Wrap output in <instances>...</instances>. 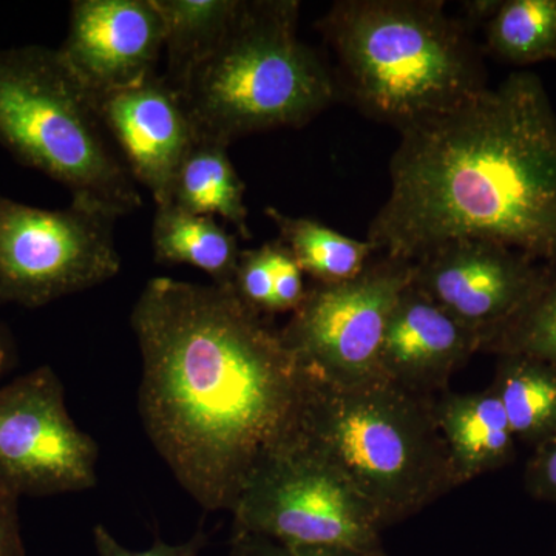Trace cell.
Wrapping results in <instances>:
<instances>
[{
    "instance_id": "obj_1",
    "label": "cell",
    "mask_w": 556,
    "mask_h": 556,
    "mask_svg": "<svg viewBox=\"0 0 556 556\" xmlns=\"http://www.w3.org/2000/svg\"><path fill=\"white\" fill-rule=\"evenodd\" d=\"M131 328L150 442L204 510L232 511L258 464L298 437L306 369L233 287L152 278Z\"/></svg>"
},
{
    "instance_id": "obj_2",
    "label": "cell",
    "mask_w": 556,
    "mask_h": 556,
    "mask_svg": "<svg viewBox=\"0 0 556 556\" xmlns=\"http://www.w3.org/2000/svg\"><path fill=\"white\" fill-rule=\"evenodd\" d=\"M390 179L368 229L378 255L416 262L486 240L556 270V112L535 73L401 131Z\"/></svg>"
},
{
    "instance_id": "obj_3",
    "label": "cell",
    "mask_w": 556,
    "mask_h": 556,
    "mask_svg": "<svg viewBox=\"0 0 556 556\" xmlns=\"http://www.w3.org/2000/svg\"><path fill=\"white\" fill-rule=\"evenodd\" d=\"M317 28L338 62L339 97L399 134L489 87L470 25L442 0H339Z\"/></svg>"
},
{
    "instance_id": "obj_4",
    "label": "cell",
    "mask_w": 556,
    "mask_h": 556,
    "mask_svg": "<svg viewBox=\"0 0 556 556\" xmlns=\"http://www.w3.org/2000/svg\"><path fill=\"white\" fill-rule=\"evenodd\" d=\"M434 401L386 378L342 386L306 371L299 434L338 468L386 530L460 486Z\"/></svg>"
},
{
    "instance_id": "obj_5",
    "label": "cell",
    "mask_w": 556,
    "mask_h": 556,
    "mask_svg": "<svg viewBox=\"0 0 556 556\" xmlns=\"http://www.w3.org/2000/svg\"><path fill=\"white\" fill-rule=\"evenodd\" d=\"M298 0H244L215 50L178 91L195 139L300 129L339 101L334 73L299 38Z\"/></svg>"
},
{
    "instance_id": "obj_6",
    "label": "cell",
    "mask_w": 556,
    "mask_h": 556,
    "mask_svg": "<svg viewBox=\"0 0 556 556\" xmlns=\"http://www.w3.org/2000/svg\"><path fill=\"white\" fill-rule=\"evenodd\" d=\"M0 144L64 185L72 200L115 218L141 207L137 181L110 142L93 94L58 50H0Z\"/></svg>"
},
{
    "instance_id": "obj_7",
    "label": "cell",
    "mask_w": 556,
    "mask_h": 556,
    "mask_svg": "<svg viewBox=\"0 0 556 556\" xmlns=\"http://www.w3.org/2000/svg\"><path fill=\"white\" fill-rule=\"evenodd\" d=\"M230 514L237 532L292 546L386 552L371 508L300 434L258 464Z\"/></svg>"
},
{
    "instance_id": "obj_8",
    "label": "cell",
    "mask_w": 556,
    "mask_h": 556,
    "mask_svg": "<svg viewBox=\"0 0 556 556\" xmlns=\"http://www.w3.org/2000/svg\"><path fill=\"white\" fill-rule=\"evenodd\" d=\"M116 219L78 200L50 211L0 195V306L40 308L118 276Z\"/></svg>"
},
{
    "instance_id": "obj_9",
    "label": "cell",
    "mask_w": 556,
    "mask_h": 556,
    "mask_svg": "<svg viewBox=\"0 0 556 556\" xmlns=\"http://www.w3.org/2000/svg\"><path fill=\"white\" fill-rule=\"evenodd\" d=\"M413 280V262L376 255L364 273L339 285L313 283L280 329L302 367L342 386L382 379L388 318Z\"/></svg>"
},
{
    "instance_id": "obj_10",
    "label": "cell",
    "mask_w": 556,
    "mask_h": 556,
    "mask_svg": "<svg viewBox=\"0 0 556 556\" xmlns=\"http://www.w3.org/2000/svg\"><path fill=\"white\" fill-rule=\"evenodd\" d=\"M94 439L76 426L49 365L0 387V486L16 496L84 492L98 482Z\"/></svg>"
},
{
    "instance_id": "obj_11",
    "label": "cell",
    "mask_w": 556,
    "mask_h": 556,
    "mask_svg": "<svg viewBox=\"0 0 556 556\" xmlns=\"http://www.w3.org/2000/svg\"><path fill=\"white\" fill-rule=\"evenodd\" d=\"M555 280L556 270L495 241H448L413 262V285L473 329L481 350Z\"/></svg>"
},
{
    "instance_id": "obj_12",
    "label": "cell",
    "mask_w": 556,
    "mask_h": 556,
    "mask_svg": "<svg viewBox=\"0 0 556 556\" xmlns=\"http://www.w3.org/2000/svg\"><path fill=\"white\" fill-rule=\"evenodd\" d=\"M164 21L155 0H76L62 62L93 97L159 73Z\"/></svg>"
},
{
    "instance_id": "obj_13",
    "label": "cell",
    "mask_w": 556,
    "mask_h": 556,
    "mask_svg": "<svg viewBox=\"0 0 556 556\" xmlns=\"http://www.w3.org/2000/svg\"><path fill=\"white\" fill-rule=\"evenodd\" d=\"M98 115L131 177L149 190L156 206L169 203L179 164L195 142L181 97L163 73L94 97Z\"/></svg>"
},
{
    "instance_id": "obj_14",
    "label": "cell",
    "mask_w": 556,
    "mask_h": 556,
    "mask_svg": "<svg viewBox=\"0 0 556 556\" xmlns=\"http://www.w3.org/2000/svg\"><path fill=\"white\" fill-rule=\"evenodd\" d=\"M481 351V338L415 285L399 295L388 318L383 378L419 396L438 397L452 376Z\"/></svg>"
},
{
    "instance_id": "obj_15",
    "label": "cell",
    "mask_w": 556,
    "mask_h": 556,
    "mask_svg": "<svg viewBox=\"0 0 556 556\" xmlns=\"http://www.w3.org/2000/svg\"><path fill=\"white\" fill-rule=\"evenodd\" d=\"M434 416L459 485L508 466L517 456V438L490 387L439 394Z\"/></svg>"
},
{
    "instance_id": "obj_16",
    "label": "cell",
    "mask_w": 556,
    "mask_h": 556,
    "mask_svg": "<svg viewBox=\"0 0 556 556\" xmlns=\"http://www.w3.org/2000/svg\"><path fill=\"white\" fill-rule=\"evenodd\" d=\"M153 257L163 265H188L206 273L217 287H233L241 249L237 233L217 218L185 208L156 206L152 226Z\"/></svg>"
},
{
    "instance_id": "obj_17",
    "label": "cell",
    "mask_w": 556,
    "mask_h": 556,
    "mask_svg": "<svg viewBox=\"0 0 556 556\" xmlns=\"http://www.w3.org/2000/svg\"><path fill=\"white\" fill-rule=\"evenodd\" d=\"M247 186L228 155V146L195 139L179 164L169 203L197 215L222 217L241 239L251 240Z\"/></svg>"
},
{
    "instance_id": "obj_18",
    "label": "cell",
    "mask_w": 556,
    "mask_h": 556,
    "mask_svg": "<svg viewBox=\"0 0 556 556\" xmlns=\"http://www.w3.org/2000/svg\"><path fill=\"white\" fill-rule=\"evenodd\" d=\"M493 393L517 441L536 448L556 438V367L525 354L497 356Z\"/></svg>"
},
{
    "instance_id": "obj_19",
    "label": "cell",
    "mask_w": 556,
    "mask_h": 556,
    "mask_svg": "<svg viewBox=\"0 0 556 556\" xmlns=\"http://www.w3.org/2000/svg\"><path fill=\"white\" fill-rule=\"evenodd\" d=\"M244 0H155L164 21V79L181 90L190 73L201 64L239 16Z\"/></svg>"
},
{
    "instance_id": "obj_20",
    "label": "cell",
    "mask_w": 556,
    "mask_h": 556,
    "mask_svg": "<svg viewBox=\"0 0 556 556\" xmlns=\"http://www.w3.org/2000/svg\"><path fill=\"white\" fill-rule=\"evenodd\" d=\"M278 229V240L291 252L314 283L339 285L364 273L378 255L368 240H356L313 218L291 217L276 207L266 208Z\"/></svg>"
},
{
    "instance_id": "obj_21",
    "label": "cell",
    "mask_w": 556,
    "mask_h": 556,
    "mask_svg": "<svg viewBox=\"0 0 556 556\" xmlns=\"http://www.w3.org/2000/svg\"><path fill=\"white\" fill-rule=\"evenodd\" d=\"M484 27L496 60L515 67L556 60V0H500Z\"/></svg>"
},
{
    "instance_id": "obj_22",
    "label": "cell",
    "mask_w": 556,
    "mask_h": 556,
    "mask_svg": "<svg viewBox=\"0 0 556 556\" xmlns=\"http://www.w3.org/2000/svg\"><path fill=\"white\" fill-rule=\"evenodd\" d=\"M481 353L525 354L556 367V280L514 320L486 340Z\"/></svg>"
},
{
    "instance_id": "obj_23",
    "label": "cell",
    "mask_w": 556,
    "mask_h": 556,
    "mask_svg": "<svg viewBox=\"0 0 556 556\" xmlns=\"http://www.w3.org/2000/svg\"><path fill=\"white\" fill-rule=\"evenodd\" d=\"M273 241L257 249L241 251L233 277V289L247 305L263 316H274Z\"/></svg>"
},
{
    "instance_id": "obj_24",
    "label": "cell",
    "mask_w": 556,
    "mask_h": 556,
    "mask_svg": "<svg viewBox=\"0 0 556 556\" xmlns=\"http://www.w3.org/2000/svg\"><path fill=\"white\" fill-rule=\"evenodd\" d=\"M229 556H387L386 552H361L353 548L292 546L273 538L233 530Z\"/></svg>"
},
{
    "instance_id": "obj_25",
    "label": "cell",
    "mask_w": 556,
    "mask_h": 556,
    "mask_svg": "<svg viewBox=\"0 0 556 556\" xmlns=\"http://www.w3.org/2000/svg\"><path fill=\"white\" fill-rule=\"evenodd\" d=\"M274 314L294 313L305 299L308 288L302 268L280 240L273 241Z\"/></svg>"
},
{
    "instance_id": "obj_26",
    "label": "cell",
    "mask_w": 556,
    "mask_h": 556,
    "mask_svg": "<svg viewBox=\"0 0 556 556\" xmlns=\"http://www.w3.org/2000/svg\"><path fill=\"white\" fill-rule=\"evenodd\" d=\"M93 541L98 556H201V551L207 544V535L200 527L186 543L169 544L156 538L152 547L138 552L121 546L104 526L97 525L93 527Z\"/></svg>"
},
{
    "instance_id": "obj_27",
    "label": "cell",
    "mask_w": 556,
    "mask_h": 556,
    "mask_svg": "<svg viewBox=\"0 0 556 556\" xmlns=\"http://www.w3.org/2000/svg\"><path fill=\"white\" fill-rule=\"evenodd\" d=\"M525 486L535 500L556 504V438L533 448L526 464Z\"/></svg>"
},
{
    "instance_id": "obj_28",
    "label": "cell",
    "mask_w": 556,
    "mask_h": 556,
    "mask_svg": "<svg viewBox=\"0 0 556 556\" xmlns=\"http://www.w3.org/2000/svg\"><path fill=\"white\" fill-rule=\"evenodd\" d=\"M0 556H27L22 538L20 496L0 486Z\"/></svg>"
},
{
    "instance_id": "obj_29",
    "label": "cell",
    "mask_w": 556,
    "mask_h": 556,
    "mask_svg": "<svg viewBox=\"0 0 556 556\" xmlns=\"http://www.w3.org/2000/svg\"><path fill=\"white\" fill-rule=\"evenodd\" d=\"M13 348H11L9 336L0 328V379L9 371L11 364H13Z\"/></svg>"
},
{
    "instance_id": "obj_30",
    "label": "cell",
    "mask_w": 556,
    "mask_h": 556,
    "mask_svg": "<svg viewBox=\"0 0 556 556\" xmlns=\"http://www.w3.org/2000/svg\"><path fill=\"white\" fill-rule=\"evenodd\" d=\"M555 556H556V546H555Z\"/></svg>"
}]
</instances>
